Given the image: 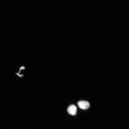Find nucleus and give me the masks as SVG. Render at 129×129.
Returning a JSON list of instances; mask_svg holds the SVG:
<instances>
[{"mask_svg": "<svg viewBox=\"0 0 129 129\" xmlns=\"http://www.w3.org/2000/svg\"><path fill=\"white\" fill-rule=\"evenodd\" d=\"M79 107L83 109H86L88 108L90 106L89 103L87 101H81L77 103Z\"/></svg>", "mask_w": 129, "mask_h": 129, "instance_id": "nucleus-1", "label": "nucleus"}, {"mask_svg": "<svg viewBox=\"0 0 129 129\" xmlns=\"http://www.w3.org/2000/svg\"><path fill=\"white\" fill-rule=\"evenodd\" d=\"M68 112L71 115H74L76 114L77 109L75 105H72L69 106L67 109Z\"/></svg>", "mask_w": 129, "mask_h": 129, "instance_id": "nucleus-2", "label": "nucleus"}]
</instances>
